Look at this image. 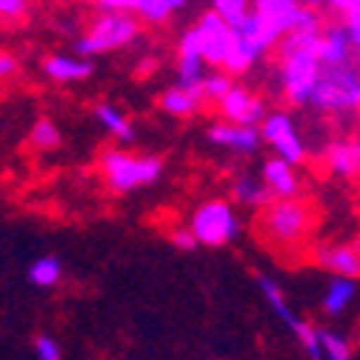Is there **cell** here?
<instances>
[{
    "label": "cell",
    "mask_w": 360,
    "mask_h": 360,
    "mask_svg": "<svg viewBox=\"0 0 360 360\" xmlns=\"http://www.w3.org/2000/svg\"><path fill=\"white\" fill-rule=\"evenodd\" d=\"M138 29H141L138 20H134V15H129V12H103L92 23V29L75 40V55L95 58L103 52L123 49L138 37Z\"/></svg>",
    "instance_id": "obj_1"
},
{
    "label": "cell",
    "mask_w": 360,
    "mask_h": 360,
    "mask_svg": "<svg viewBox=\"0 0 360 360\" xmlns=\"http://www.w3.org/2000/svg\"><path fill=\"white\" fill-rule=\"evenodd\" d=\"M103 172L115 192H131L155 184L163 172V163L158 158H134L129 152L112 149L103 155Z\"/></svg>",
    "instance_id": "obj_2"
},
{
    "label": "cell",
    "mask_w": 360,
    "mask_h": 360,
    "mask_svg": "<svg viewBox=\"0 0 360 360\" xmlns=\"http://www.w3.org/2000/svg\"><path fill=\"white\" fill-rule=\"evenodd\" d=\"M260 223H263V232L275 243H297L311 229V209L303 200L281 198L266 206Z\"/></svg>",
    "instance_id": "obj_3"
},
{
    "label": "cell",
    "mask_w": 360,
    "mask_h": 360,
    "mask_svg": "<svg viewBox=\"0 0 360 360\" xmlns=\"http://www.w3.org/2000/svg\"><path fill=\"white\" fill-rule=\"evenodd\" d=\"M192 232L203 246H226L229 240L238 238L240 223L235 209L226 200H209L192 214Z\"/></svg>",
    "instance_id": "obj_4"
},
{
    "label": "cell",
    "mask_w": 360,
    "mask_h": 360,
    "mask_svg": "<svg viewBox=\"0 0 360 360\" xmlns=\"http://www.w3.org/2000/svg\"><path fill=\"white\" fill-rule=\"evenodd\" d=\"M195 29H198V37H200V52H203L206 63L226 66V60L232 55V46H235V26H229L212 9L200 18V23Z\"/></svg>",
    "instance_id": "obj_5"
},
{
    "label": "cell",
    "mask_w": 360,
    "mask_h": 360,
    "mask_svg": "<svg viewBox=\"0 0 360 360\" xmlns=\"http://www.w3.org/2000/svg\"><path fill=\"white\" fill-rule=\"evenodd\" d=\"M260 134H263V141L275 149L278 158L289 160L292 166L303 160V141H300L297 126L289 115H283V112L266 115V120L260 123Z\"/></svg>",
    "instance_id": "obj_6"
},
{
    "label": "cell",
    "mask_w": 360,
    "mask_h": 360,
    "mask_svg": "<svg viewBox=\"0 0 360 360\" xmlns=\"http://www.w3.org/2000/svg\"><path fill=\"white\" fill-rule=\"evenodd\" d=\"M260 129L255 126H243V123H217L209 129V141L223 146V149H232L240 155H255L260 149Z\"/></svg>",
    "instance_id": "obj_7"
},
{
    "label": "cell",
    "mask_w": 360,
    "mask_h": 360,
    "mask_svg": "<svg viewBox=\"0 0 360 360\" xmlns=\"http://www.w3.org/2000/svg\"><path fill=\"white\" fill-rule=\"evenodd\" d=\"M220 112L226 115V120L232 123H243V126H257L266 120V106L260 98L249 95L246 89L232 86V92L220 101Z\"/></svg>",
    "instance_id": "obj_8"
},
{
    "label": "cell",
    "mask_w": 360,
    "mask_h": 360,
    "mask_svg": "<svg viewBox=\"0 0 360 360\" xmlns=\"http://www.w3.org/2000/svg\"><path fill=\"white\" fill-rule=\"evenodd\" d=\"M318 260L323 269L346 278H360V249L357 246H323L318 249Z\"/></svg>",
    "instance_id": "obj_9"
},
{
    "label": "cell",
    "mask_w": 360,
    "mask_h": 360,
    "mask_svg": "<svg viewBox=\"0 0 360 360\" xmlns=\"http://www.w3.org/2000/svg\"><path fill=\"white\" fill-rule=\"evenodd\" d=\"M263 184L272 189L275 198H295L297 195V174L289 160L272 158L263 163Z\"/></svg>",
    "instance_id": "obj_10"
},
{
    "label": "cell",
    "mask_w": 360,
    "mask_h": 360,
    "mask_svg": "<svg viewBox=\"0 0 360 360\" xmlns=\"http://www.w3.org/2000/svg\"><path fill=\"white\" fill-rule=\"evenodd\" d=\"M43 72L58 83H75L92 75V63H89V58H80V55H55L43 63Z\"/></svg>",
    "instance_id": "obj_11"
},
{
    "label": "cell",
    "mask_w": 360,
    "mask_h": 360,
    "mask_svg": "<svg viewBox=\"0 0 360 360\" xmlns=\"http://www.w3.org/2000/svg\"><path fill=\"white\" fill-rule=\"evenodd\" d=\"M186 6H189V0H134L131 15H138L149 23H163Z\"/></svg>",
    "instance_id": "obj_12"
},
{
    "label": "cell",
    "mask_w": 360,
    "mask_h": 360,
    "mask_svg": "<svg viewBox=\"0 0 360 360\" xmlns=\"http://www.w3.org/2000/svg\"><path fill=\"white\" fill-rule=\"evenodd\" d=\"M354 292H357V283L354 278H346V275H335L326 295H323V309L329 314H340L349 309V303L354 300Z\"/></svg>",
    "instance_id": "obj_13"
},
{
    "label": "cell",
    "mask_w": 360,
    "mask_h": 360,
    "mask_svg": "<svg viewBox=\"0 0 360 360\" xmlns=\"http://www.w3.org/2000/svg\"><path fill=\"white\" fill-rule=\"evenodd\" d=\"M326 163L335 174L340 177H354L360 174V160H357V143H335L326 152Z\"/></svg>",
    "instance_id": "obj_14"
},
{
    "label": "cell",
    "mask_w": 360,
    "mask_h": 360,
    "mask_svg": "<svg viewBox=\"0 0 360 360\" xmlns=\"http://www.w3.org/2000/svg\"><path fill=\"white\" fill-rule=\"evenodd\" d=\"M200 101H203V98H200V95H195L192 89L174 86V89H169V92H163V98H160V106H163L169 115H174V117H186V115L198 112Z\"/></svg>",
    "instance_id": "obj_15"
},
{
    "label": "cell",
    "mask_w": 360,
    "mask_h": 360,
    "mask_svg": "<svg viewBox=\"0 0 360 360\" xmlns=\"http://www.w3.org/2000/svg\"><path fill=\"white\" fill-rule=\"evenodd\" d=\"M257 286H260V292H263L266 303L272 306V311L278 314V318H281V321H283V323H286L289 329H295V323H297L300 318H297V314H295V311L289 309V303H286V297H283L281 286H278V283H275L272 278H263V275L257 278Z\"/></svg>",
    "instance_id": "obj_16"
},
{
    "label": "cell",
    "mask_w": 360,
    "mask_h": 360,
    "mask_svg": "<svg viewBox=\"0 0 360 360\" xmlns=\"http://www.w3.org/2000/svg\"><path fill=\"white\" fill-rule=\"evenodd\" d=\"M95 117L101 120V126H103L109 134H115L117 141H131V138H134L131 123L126 120V115H123L117 106H112V103H101V106L95 109Z\"/></svg>",
    "instance_id": "obj_17"
},
{
    "label": "cell",
    "mask_w": 360,
    "mask_h": 360,
    "mask_svg": "<svg viewBox=\"0 0 360 360\" xmlns=\"http://www.w3.org/2000/svg\"><path fill=\"white\" fill-rule=\"evenodd\" d=\"M232 192H235V200H240L246 206H269L275 198L272 189H269L266 184H257L255 177H240Z\"/></svg>",
    "instance_id": "obj_18"
},
{
    "label": "cell",
    "mask_w": 360,
    "mask_h": 360,
    "mask_svg": "<svg viewBox=\"0 0 360 360\" xmlns=\"http://www.w3.org/2000/svg\"><path fill=\"white\" fill-rule=\"evenodd\" d=\"M60 275H63V266H60L58 257H40V260H34L32 269H29V281H32L34 286H40V289L55 286V283L60 281Z\"/></svg>",
    "instance_id": "obj_19"
},
{
    "label": "cell",
    "mask_w": 360,
    "mask_h": 360,
    "mask_svg": "<svg viewBox=\"0 0 360 360\" xmlns=\"http://www.w3.org/2000/svg\"><path fill=\"white\" fill-rule=\"evenodd\" d=\"M292 332H295L297 343L303 346V352H306L311 360H326V357H323V340H321V329H314V326H311V323H306V321H297Z\"/></svg>",
    "instance_id": "obj_20"
},
{
    "label": "cell",
    "mask_w": 360,
    "mask_h": 360,
    "mask_svg": "<svg viewBox=\"0 0 360 360\" xmlns=\"http://www.w3.org/2000/svg\"><path fill=\"white\" fill-rule=\"evenodd\" d=\"M321 340H323V357L326 360H352V343L332 332V329H321Z\"/></svg>",
    "instance_id": "obj_21"
},
{
    "label": "cell",
    "mask_w": 360,
    "mask_h": 360,
    "mask_svg": "<svg viewBox=\"0 0 360 360\" xmlns=\"http://www.w3.org/2000/svg\"><path fill=\"white\" fill-rule=\"evenodd\" d=\"M212 9L226 20L229 26H238L252 9H249V0H212Z\"/></svg>",
    "instance_id": "obj_22"
},
{
    "label": "cell",
    "mask_w": 360,
    "mask_h": 360,
    "mask_svg": "<svg viewBox=\"0 0 360 360\" xmlns=\"http://www.w3.org/2000/svg\"><path fill=\"white\" fill-rule=\"evenodd\" d=\"M32 143L37 149H55L60 143V131L52 120H37L34 129H32Z\"/></svg>",
    "instance_id": "obj_23"
},
{
    "label": "cell",
    "mask_w": 360,
    "mask_h": 360,
    "mask_svg": "<svg viewBox=\"0 0 360 360\" xmlns=\"http://www.w3.org/2000/svg\"><path fill=\"white\" fill-rule=\"evenodd\" d=\"M232 77H226V75H206V80H203V98H209V101H223L229 92H232Z\"/></svg>",
    "instance_id": "obj_24"
},
{
    "label": "cell",
    "mask_w": 360,
    "mask_h": 360,
    "mask_svg": "<svg viewBox=\"0 0 360 360\" xmlns=\"http://www.w3.org/2000/svg\"><path fill=\"white\" fill-rule=\"evenodd\" d=\"M34 349H37V360H60V346L49 335H40Z\"/></svg>",
    "instance_id": "obj_25"
},
{
    "label": "cell",
    "mask_w": 360,
    "mask_h": 360,
    "mask_svg": "<svg viewBox=\"0 0 360 360\" xmlns=\"http://www.w3.org/2000/svg\"><path fill=\"white\" fill-rule=\"evenodd\" d=\"M29 12V0H0V18L18 20Z\"/></svg>",
    "instance_id": "obj_26"
},
{
    "label": "cell",
    "mask_w": 360,
    "mask_h": 360,
    "mask_svg": "<svg viewBox=\"0 0 360 360\" xmlns=\"http://www.w3.org/2000/svg\"><path fill=\"white\" fill-rule=\"evenodd\" d=\"M172 240H174V246L177 249H195L200 240H198V235L192 232V226L189 229H177L174 235H172Z\"/></svg>",
    "instance_id": "obj_27"
},
{
    "label": "cell",
    "mask_w": 360,
    "mask_h": 360,
    "mask_svg": "<svg viewBox=\"0 0 360 360\" xmlns=\"http://www.w3.org/2000/svg\"><path fill=\"white\" fill-rule=\"evenodd\" d=\"M18 72V58L9 52H0V80H6Z\"/></svg>",
    "instance_id": "obj_28"
}]
</instances>
